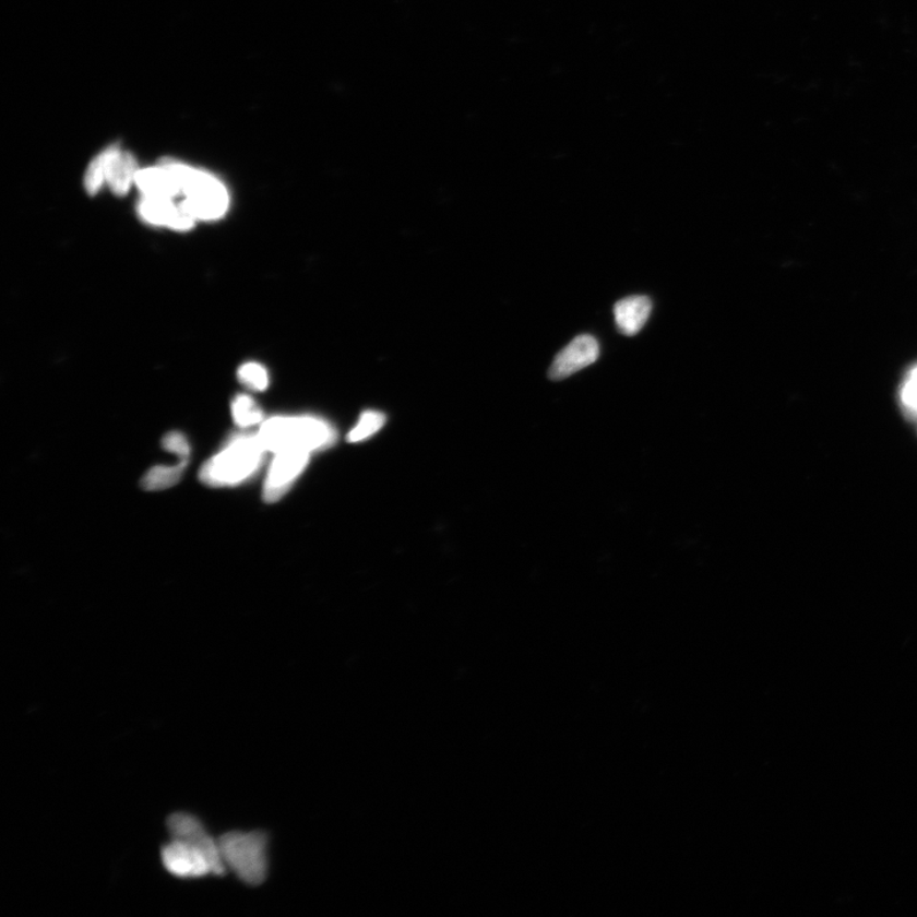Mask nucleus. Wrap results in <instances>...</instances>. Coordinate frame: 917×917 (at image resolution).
Segmentation results:
<instances>
[{
  "label": "nucleus",
  "mask_w": 917,
  "mask_h": 917,
  "mask_svg": "<svg viewBox=\"0 0 917 917\" xmlns=\"http://www.w3.org/2000/svg\"><path fill=\"white\" fill-rule=\"evenodd\" d=\"M265 449L258 434H240L203 465L201 479L211 487H234L254 476Z\"/></svg>",
  "instance_id": "f257e3e1"
},
{
  "label": "nucleus",
  "mask_w": 917,
  "mask_h": 917,
  "mask_svg": "<svg viewBox=\"0 0 917 917\" xmlns=\"http://www.w3.org/2000/svg\"><path fill=\"white\" fill-rule=\"evenodd\" d=\"M258 438L266 451L274 454L283 450L315 451L335 440L333 427L317 417H273L260 427Z\"/></svg>",
  "instance_id": "f03ea898"
},
{
  "label": "nucleus",
  "mask_w": 917,
  "mask_h": 917,
  "mask_svg": "<svg viewBox=\"0 0 917 917\" xmlns=\"http://www.w3.org/2000/svg\"><path fill=\"white\" fill-rule=\"evenodd\" d=\"M170 168L179 183L181 194L186 196L180 203L195 219L214 221L227 212L229 198L227 189L216 176L196 170V168L164 160Z\"/></svg>",
  "instance_id": "7ed1b4c3"
},
{
  "label": "nucleus",
  "mask_w": 917,
  "mask_h": 917,
  "mask_svg": "<svg viewBox=\"0 0 917 917\" xmlns=\"http://www.w3.org/2000/svg\"><path fill=\"white\" fill-rule=\"evenodd\" d=\"M222 858L245 884H263L267 877V835L264 832H227L218 838Z\"/></svg>",
  "instance_id": "20e7f679"
},
{
  "label": "nucleus",
  "mask_w": 917,
  "mask_h": 917,
  "mask_svg": "<svg viewBox=\"0 0 917 917\" xmlns=\"http://www.w3.org/2000/svg\"><path fill=\"white\" fill-rule=\"evenodd\" d=\"M166 824L172 839L193 845L206 856L211 862L213 876L226 874L227 867L222 858L218 839H214L206 832L199 818L189 813H174L167 818Z\"/></svg>",
  "instance_id": "39448f33"
},
{
  "label": "nucleus",
  "mask_w": 917,
  "mask_h": 917,
  "mask_svg": "<svg viewBox=\"0 0 917 917\" xmlns=\"http://www.w3.org/2000/svg\"><path fill=\"white\" fill-rule=\"evenodd\" d=\"M309 458V451L301 449L283 450L275 454L264 485V501H279L308 465Z\"/></svg>",
  "instance_id": "423d86ee"
},
{
  "label": "nucleus",
  "mask_w": 917,
  "mask_h": 917,
  "mask_svg": "<svg viewBox=\"0 0 917 917\" xmlns=\"http://www.w3.org/2000/svg\"><path fill=\"white\" fill-rule=\"evenodd\" d=\"M160 859L168 873L181 879H196L212 874L213 870L206 856L198 847L172 839L163 847Z\"/></svg>",
  "instance_id": "0eeeda50"
},
{
  "label": "nucleus",
  "mask_w": 917,
  "mask_h": 917,
  "mask_svg": "<svg viewBox=\"0 0 917 917\" xmlns=\"http://www.w3.org/2000/svg\"><path fill=\"white\" fill-rule=\"evenodd\" d=\"M599 355V342L593 335H579L556 356L553 364L550 365L548 377L550 380L568 379L571 374L593 365Z\"/></svg>",
  "instance_id": "6e6552de"
},
{
  "label": "nucleus",
  "mask_w": 917,
  "mask_h": 917,
  "mask_svg": "<svg viewBox=\"0 0 917 917\" xmlns=\"http://www.w3.org/2000/svg\"><path fill=\"white\" fill-rule=\"evenodd\" d=\"M138 213L147 224L168 227L175 231H188L195 222L181 204L174 203V199L143 196L138 204Z\"/></svg>",
  "instance_id": "1a4fd4ad"
},
{
  "label": "nucleus",
  "mask_w": 917,
  "mask_h": 917,
  "mask_svg": "<svg viewBox=\"0 0 917 917\" xmlns=\"http://www.w3.org/2000/svg\"><path fill=\"white\" fill-rule=\"evenodd\" d=\"M653 310V302L647 296H630L615 305V320L618 331L626 336H633L642 331L650 313Z\"/></svg>",
  "instance_id": "9d476101"
},
{
  "label": "nucleus",
  "mask_w": 917,
  "mask_h": 917,
  "mask_svg": "<svg viewBox=\"0 0 917 917\" xmlns=\"http://www.w3.org/2000/svg\"><path fill=\"white\" fill-rule=\"evenodd\" d=\"M135 186L143 196L174 199L181 194L178 181L165 164L138 171Z\"/></svg>",
  "instance_id": "9b49d317"
},
{
  "label": "nucleus",
  "mask_w": 917,
  "mask_h": 917,
  "mask_svg": "<svg viewBox=\"0 0 917 917\" xmlns=\"http://www.w3.org/2000/svg\"><path fill=\"white\" fill-rule=\"evenodd\" d=\"M138 168L135 158L128 152L120 151L117 145H111L110 157L106 167V183L115 194L126 195L132 183L135 182Z\"/></svg>",
  "instance_id": "f8f14e48"
},
{
  "label": "nucleus",
  "mask_w": 917,
  "mask_h": 917,
  "mask_svg": "<svg viewBox=\"0 0 917 917\" xmlns=\"http://www.w3.org/2000/svg\"><path fill=\"white\" fill-rule=\"evenodd\" d=\"M188 461H181L176 465H159L152 468L142 480V486L147 491H159V489H167L178 485L183 472H186Z\"/></svg>",
  "instance_id": "ddd939ff"
},
{
  "label": "nucleus",
  "mask_w": 917,
  "mask_h": 917,
  "mask_svg": "<svg viewBox=\"0 0 917 917\" xmlns=\"http://www.w3.org/2000/svg\"><path fill=\"white\" fill-rule=\"evenodd\" d=\"M233 417L239 427H251L262 422L263 410L248 395L236 396L233 403Z\"/></svg>",
  "instance_id": "4468645a"
},
{
  "label": "nucleus",
  "mask_w": 917,
  "mask_h": 917,
  "mask_svg": "<svg viewBox=\"0 0 917 917\" xmlns=\"http://www.w3.org/2000/svg\"><path fill=\"white\" fill-rule=\"evenodd\" d=\"M110 151L111 147L99 153L97 157L92 159L86 175H84V188H86L91 195L96 194L106 182V167L107 160L110 157Z\"/></svg>",
  "instance_id": "2eb2a0df"
},
{
  "label": "nucleus",
  "mask_w": 917,
  "mask_h": 917,
  "mask_svg": "<svg viewBox=\"0 0 917 917\" xmlns=\"http://www.w3.org/2000/svg\"><path fill=\"white\" fill-rule=\"evenodd\" d=\"M384 424L385 416L381 415L380 412H366L364 413L361 419H359L358 425L350 431L348 440L350 442H358L370 438V436L377 433Z\"/></svg>",
  "instance_id": "dca6fc26"
},
{
  "label": "nucleus",
  "mask_w": 917,
  "mask_h": 917,
  "mask_svg": "<svg viewBox=\"0 0 917 917\" xmlns=\"http://www.w3.org/2000/svg\"><path fill=\"white\" fill-rule=\"evenodd\" d=\"M237 377H239L241 384L257 390V392H263L267 388V384H270V377H267L266 370L262 365L255 362L242 365L239 372H237Z\"/></svg>",
  "instance_id": "f3484780"
},
{
  "label": "nucleus",
  "mask_w": 917,
  "mask_h": 917,
  "mask_svg": "<svg viewBox=\"0 0 917 917\" xmlns=\"http://www.w3.org/2000/svg\"><path fill=\"white\" fill-rule=\"evenodd\" d=\"M901 403L909 417L917 418V366L901 389Z\"/></svg>",
  "instance_id": "a211bd4d"
},
{
  "label": "nucleus",
  "mask_w": 917,
  "mask_h": 917,
  "mask_svg": "<svg viewBox=\"0 0 917 917\" xmlns=\"http://www.w3.org/2000/svg\"><path fill=\"white\" fill-rule=\"evenodd\" d=\"M163 445L167 451L179 456L180 461H189L190 445L186 436L180 432L167 433L163 440Z\"/></svg>",
  "instance_id": "6ab92c4d"
}]
</instances>
